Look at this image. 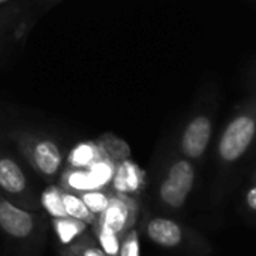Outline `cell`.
I'll use <instances>...</instances> for the list:
<instances>
[{
  "label": "cell",
  "instance_id": "obj_1",
  "mask_svg": "<svg viewBox=\"0 0 256 256\" xmlns=\"http://www.w3.org/2000/svg\"><path fill=\"white\" fill-rule=\"evenodd\" d=\"M219 110V90L214 82H208L196 93L186 120L178 132L176 147L189 160L200 164L204 160L212 138Z\"/></svg>",
  "mask_w": 256,
  "mask_h": 256
},
{
  "label": "cell",
  "instance_id": "obj_2",
  "mask_svg": "<svg viewBox=\"0 0 256 256\" xmlns=\"http://www.w3.org/2000/svg\"><path fill=\"white\" fill-rule=\"evenodd\" d=\"M256 146V86L236 105L216 142V160L222 170L238 165Z\"/></svg>",
  "mask_w": 256,
  "mask_h": 256
},
{
  "label": "cell",
  "instance_id": "obj_3",
  "mask_svg": "<svg viewBox=\"0 0 256 256\" xmlns=\"http://www.w3.org/2000/svg\"><path fill=\"white\" fill-rule=\"evenodd\" d=\"M0 231L14 256H38L46 234L44 212H30L0 195Z\"/></svg>",
  "mask_w": 256,
  "mask_h": 256
},
{
  "label": "cell",
  "instance_id": "obj_4",
  "mask_svg": "<svg viewBox=\"0 0 256 256\" xmlns=\"http://www.w3.org/2000/svg\"><path fill=\"white\" fill-rule=\"evenodd\" d=\"M21 158L45 182H54L64 166V153L56 138L45 132L14 129L8 132Z\"/></svg>",
  "mask_w": 256,
  "mask_h": 256
},
{
  "label": "cell",
  "instance_id": "obj_5",
  "mask_svg": "<svg viewBox=\"0 0 256 256\" xmlns=\"http://www.w3.org/2000/svg\"><path fill=\"white\" fill-rule=\"evenodd\" d=\"M0 195L30 212H44L26 170L20 160L4 148H0Z\"/></svg>",
  "mask_w": 256,
  "mask_h": 256
},
{
  "label": "cell",
  "instance_id": "obj_6",
  "mask_svg": "<svg viewBox=\"0 0 256 256\" xmlns=\"http://www.w3.org/2000/svg\"><path fill=\"white\" fill-rule=\"evenodd\" d=\"M144 231L147 238L162 249H170V250L189 249L194 252L208 249L206 240L201 236H198L195 231L183 226L182 224L170 218L158 216L148 219L144 226Z\"/></svg>",
  "mask_w": 256,
  "mask_h": 256
},
{
  "label": "cell",
  "instance_id": "obj_7",
  "mask_svg": "<svg viewBox=\"0 0 256 256\" xmlns=\"http://www.w3.org/2000/svg\"><path fill=\"white\" fill-rule=\"evenodd\" d=\"M138 213H140V202L136 198H130L112 192L110 202L105 212L99 216L98 222L122 237L126 231L135 228Z\"/></svg>",
  "mask_w": 256,
  "mask_h": 256
},
{
  "label": "cell",
  "instance_id": "obj_8",
  "mask_svg": "<svg viewBox=\"0 0 256 256\" xmlns=\"http://www.w3.org/2000/svg\"><path fill=\"white\" fill-rule=\"evenodd\" d=\"M110 189L114 194L138 200L146 189V172L132 160V158L124 159L117 164Z\"/></svg>",
  "mask_w": 256,
  "mask_h": 256
},
{
  "label": "cell",
  "instance_id": "obj_9",
  "mask_svg": "<svg viewBox=\"0 0 256 256\" xmlns=\"http://www.w3.org/2000/svg\"><path fill=\"white\" fill-rule=\"evenodd\" d=\"M164 177H166L177 188H180L183 192L190 195L196 183V164L180 154V152L174 146V152L171 153L166 162Z\"/></svg>",
  "mask_w": 256,
  "mask_h": 256
},
{
  "label": "cell",
  "instance_id": "obj_10",
  "mask_svg": "<svg viewBox=\"0 0 256 256\" xmlns=\"http://www.w3.org/2000/svg\"><path fill=\"white\" fill-rule=\"evenodd\" d=\"M104 156L105 153L98 141H84L72 147V150L68 153L64 159V164H66V168L87 170Z\"/></svg>",
  "mask_w": 256,
  "mask_h": 256
},
{
  "label": "cell",
  "instance_id": "obj_11",
  "mask_svg": "<svg viewBox=\"0 0 256 256\" xmlns=\"http://www.w3.org/2000/svg\"><path fill=\"white\" fill-rule=\"evenodd\" d=\"M58 186L66 192H72L76 195L98 189L88 171L78 168H64L58 176Z\"/></svg>",
  "mask_w": 256,
  "mask_h": 256
},
{
  "label": "cell",
  "instance_id": "obj_12",
  "mask_svg": "<svg viewBox=\"0 0 256 256\" xmlns=\"http://www.w3.org/2000/svg\"><path fill=\"white\" fill-rule=\"evenodd\" d=\"M50 222L60 242V246H66V248L70 246L81 236H84L88 230V225L69 216L60 219H50Z\"/></svg>",
  "mask_w": 256,
  "mask_h": 256
},
{
  "label": "cell",
  "instance_id": "obj_13",
  "mask_svg": "<svg viewBox=\"0 0 256 256\" xmlns=\"http://www.w3.org/2000/svg\"><path fill=\"white\" fill-rule=\"evenodd\" d=\"M62 201H63L64 210H66L69 218H74L76 220L84 222L86 225H88V228L98 222V216H94L88 210V207L84 204V201L81 200L80 195L72 194V192H66L62 189Z\"/></svg>",
  "mask_w": 256,
  "mask_h": 256
},
{
  "label": "cell",
  "instance_id": "obj_14",
  "mask_svg": "<svg viewBox=\"0 0 256 256\" xmlns=\"http://www.w3.org/2000/svg\"><path fill=\"white\" fill-rule=\"evenodd\" d=\"M39 200H40L42 210L50 216V219L68 218V213L62 201V188L58 184L46 186L39 195Z\"/></svg>",
  "mask_w": 256,
  "mask_h": 256
},
{
  "label": "cell",
  "instance_id": "obj_15",
  "mask_svg": "<svg viewBox=\"0 0 256 256\" xmlns=\"http://www.w3.org/2000/svg\"><path fill=\"white\" fill-rule=\"evenodd\" d=\"M158 195H159L160 202L170 210H182L186 206L188 198H189V195L186 192H183L180 188H177L166 177H164L160 180L159 188H158Z\"/></svg>",
  "mask_w": 256,
  "mask_h": 256
},
{
  "label": "cell",
  "instance_id": "obj_16",
  "mask_svg": "<svg viewBox=\"0 0 256 256\" xmlns=\"http://www.w3.org/2000/svg\"><path fill=\"white\" fill-rule=\"evenodd\" d=\"M116 166H117V162L105 154L102 159H99L90 168H87V171L98 189H110L114 172H116Z\"/></svg>",
  "mask_w": 256,
  "mask_h": 256
},
{
  "label": "cell",
  "instance_id": "obj_17",
  "mask_svg": "<svg viewBox=\"0 0 256 256\" xmlns=\"http://www.w3.org/2000/svg\"><path fill=\"white\" fill-rule=\"evenodd\" d=\"M90 231H92L94 240L98 242V244L100 246V249L105 252V255L118 256V252H120V238H122L118 234H116L111 230L102 226L99 222L92 225Z\"/></svg>",
  "mask_w": 256,
  "mask_h": 256
},
{
  "label": "cell",
  "instance_id": "obj_18",
  "mask_svg": "<svg viewBox=\"0 0 256 256\" xmlns=\"http://www.w3.org/2000/svg\"><path fill=\"white\" fill-rule=\"evenodd\" d=\"M99 146L102 147L104 153L111 158L112 160H116L117 164L124 160V159H129L130 158V148L129 146L120 140L118 136L112 135V134H104L99 140H98Z\"/></svg>",
  "mask_w": 256,
  "mask_h": 256
},
{
  "label": "cell",
  "instance_id": "obj_19",
  "mask_svg": "<svg viewBox=\"0 0 256 256\" xmlns=\"http://www.w3.org/2000/svg\"><path fill=\"white\" fill-rule=\"evenodd\" d=\"M111 194H112L111 189H94V190L80 194V196L84 201V204L88 207V210L99 219V216L105 212L110 202Z\"/></svg>",
  "mask_w": 256,
  "mask_h": 256
},
{
  "label": "cell",
  "instance_id": "obj_20",
  "mask_svg": "<svg viewBox=\"0 0 256 256\" xmlns=\"http://www.w3.org/2000/svg\"><path fill=\"white\" fill-rule=\"evenodd\" d=\"M68 249L75 256H106L94 240V237L88 232L75 240L70 246H68Z\"/></svg>",
  "mask_w": 256,
  "mask_h": 256
},
{
  "label": "cell",
  "instance_id": "obj_21",
  "mask_svg": "<svg viewBox=\"0 0 256 256\" xmlns=\"http://www.w3.org/2000/svg\"><path fill=\"white\" fill-rule=\"evenodd\" d=\"M118 256H141L140 234L135 228L126 231L120 238V252Z\"/></svg>",
  "mask_w": 256,
  "mask_h": 256
},
{
  "label": "cell",
  "instance_id": "obj_22",
  "mask_svg": "<svg viewBox=\"0 0 256 256\" xmlns=\"http://www.w3.org/2000/svg\"><path fill=\"white\" fill-rule=\"evenodd\" d=\"M20 14H21V6L15 3L0 8V44L6 36L8 28L14 24V21L20 16Z\"/></svg>",
  "mask_w": 256,
  "mask_h": 256
},
{
  "label": "cell",
  "instance_id": "obj_23",
  "mask_svg": "<svg viewBox=\"0 0 256 256\" xmlns=\"http://www.w3.org/2000/svg\"><path fill=\"white\" fill-rule=\"evenodd\" d=\"M244 206L249 213L256 214V184H254L244 195Z\"/></svg>",
  "mask_w": 256,
  "mask_h": 256
},
{
  "label": "cell",
  "instance_id": "obj_24",
  "mask_svg": "<svg viewBox=\"0 0 256 256\" xmlns=\"http://www.w3.org/2000/svg\"><path fill=\"white\" fill-rule=\"evenodd\" d=\"M34 2V10L36 12H44L46 9H50L52 4L62 2V0H33Z\"/></svg>",
  "mask_w": 256,
  "mask_h": 256
},
{
  "label": "cell",
  "instance_id": "obj_25",
  "mask_svg": "<svg viewBox=\"0 0 256 256\" xmlns=\"http://www.w3.org/2000/svg\"><path fill=\"white\" fill-rule=\"evenodd\" d=\"M57 254H58V256H75L66 246H60L58 250H57Z\"/></svg>",
  "mask_w": 256,
  "mask_h": 256
},
{
  "label": "cell",
  "instance_id": "obj_26",
  "mask_svg": "<svg viewBox=\"0 0 256 256\" xmlns=\"http://www.w3.org/2000/svg\"><path fill=\"white\" fill-rule=\"evenodd\" d=\"M250 78H252V82L250 84H256V60L254 62V66L250 69Z\"/></svg>",
  "mask_w": 256,
  "mask_h": 256
},
{
  "label": "cell",
  "instance_id": "obj_27",
  "mask_svg": "<svg viewBox=\"0 0 256 256\" xmlns=\"http://www.w3.org/2000/svg\"><path fill=\"white\" fill-rule=\"evenodd\" d=\"M16 0H0V8H3V6H8V4H10V3H15Z\"/></svg>",
  "mask_w": 256,
  "mask_h": 256
},
{
  "label": "cell",
  "instance_id": "obj_28",
  "mask_svg": "<svg viewBox=\"0 0 256 256\" xmlns=\"http://www.w3.org/2000/svg\"><path fill=\"white\" fill-rule=\"evenodd\" d=\"M4 136V130H3V124H2V120H0V141L3 140Z\"/></svg>",
  "mask_w": 256,
  "mask_h": 256
},
{
  "label": "cell",
  "instance_id": "obj_29",
  "mask_svg": "<svg viewBox=\"0 0 256 256\" xmlns=\"http://www.w3.org/2000/svg\"><path fill=\"white\" fill-rule=\"evenodd\" d=\"M254 178H255V180H256V170H255V174H254Z\"/></svg>",
  "mask_w": 256,
  "mask_h": 256
},
{
  "label": "cell",
  "instance_id": "obj_30",
  "mask_svg": "<svg viewBox=\"0 0 256 256\" xmlns=\"http://www.w3.org/2000/svg\"><path fill=\"white\" fill-rule=\"evenodd\" d=\"M252 2H255V3H256V0H252Z\"/></svg>",
  "mask_w": 256,
  "mask_h": 256
},
{
  "label": "cell",
  "instance_id": "obj_31",
  "mask_svg": "<svg viewBox=\"0 0 256 256\" xmlns=\"http://www.w3.org/2000/svg\"><path fill=\"white\" fill-rule=\"evenodd\" d=\"M255 86H256V84H255Z\"/></svg>",
  "mask_w": 256,
  "mask_h": 256
}]
</instances>
